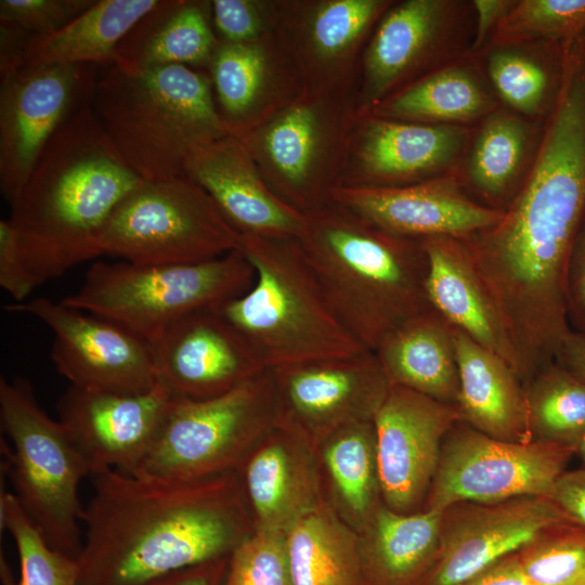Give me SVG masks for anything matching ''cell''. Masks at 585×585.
<instances>
[{"mask_svg":"<svg viewBox=\"0 0 585 585\" xmlns=\"http://www.w3.org/2000/svg\"><path fill=\"white\" fill-rule=\"evenodd\" d=\"M229 558L206 562L161 577L150 585H222Z\"/></svg>","mask_w":585,"mask_h":585,"instance_id":"50","label":"cell"},{"mask_svg":"<svg viewBox=\"0 0 585 585\" xmlns=\"http://www.w3.org/2000/svg\"><path fill=\"white\" fill-rule=\"evenodd\" d=\"M574 454L573 447L559 443L499 440L458 421L444 438L422 510H442L458 502L551 498Z\"/></svg>","mask_w":585,"mask_h":585,"instance_id":"13","label":"cell"},{"mask_svg":"<svg viewBox=\"0 0 585 585\" xmlns=\"http://www.w3.org/2000/svg\"><path fill=\"white\" fill-rule=\"evenodd\" d=\"M98 67L42 65L1 75L0 188L9 203L58 128L92 100Z\"/></svg>","mask_w":585,"mask_h":585,"instance_id":"16","label":"cell"},{"mask_svg":"<svg viewBox=\"0 0 585 585\" xmlns=\"http://www.w3.org/2000/svg\"><path fill=\"white\" fill-rule=\"evenodd\" d=\"M255 270L238 249L216 259L181 264L96 262L79 289L62 303L118 324L154 343L173 323L219 309L245 294Z\"/></svg>","mask_w":585,"mask_h":585,"instance_id":"7","label":"cell"},{"mask_svg":"<svg viewBox=\"0 0 585 585\" xmlns=\"http://www.w3.org/2000/svg\"><path fill=\"white\" fill-rule=\"evenodd\" d=\"M458 421L457 405L391 385L373 420L382 498L388 508L400 514L422 510L444 438Z\"/></svg>","mask_w":585,"mask_h":585,"instance_id":"18","label":"cell"},{"mask_svg":"<svg viewBox=\"0 0 585 585\" xmlns=\"http://www.w3.org/2000/svg\"><path fill=\"white\" fill-rule=\"evenodd\" d=\"M533 441L576 450L585 432V382L552 362L524 385Z\"/></svg>","mask_w":585,"mask_h":585,"instance_id":"38","label":"cell"},{"mask_svg":"<svg viewBox=\"0 0 585 585\" xmlns=\"http://www.w3.org/2000/svg\"><path fill=\"white\" fill-rule=\"evenodd\" d=\"M566 299L570 328L585 334V220L577 232L568 260Z\"/></svg>","mask_w":585,"mask_h":585,"instance_id":"46","label":"cell"},{"mask_svg":"<svg viewBox=\"0 0 585 585\" xmlns=\"http://www.w3.org/2000/svg\"><path fill=\"white\" fill-rule=\"evenodd\" d=\"M0 519L16 544L21 566L17 585H79L78 560L49 545L12 493H1Z\"/></svg>","mask_w":585,"mask_h":585,"instance_id":"39","label":"cell"},{"mask_svg":"<svg viewBox=\"0 0 585 585\" xmlns=\"http://www.w3.org/2000/svg\"><path fill=\"white\" fill-rule=\"evenodd\" d=\"M306 216L297 240L334 313L362 347L375 351L433 309L421 239L386 231L334 200Z\"/></svg>","mask_w":585,"mask_h":585,"instance_id":"4","label":"cell"},{"mask_svg":"<svg viewBox=\"0 0 585 585\" xmlns=\"http://www.w3.org/2000/svg\"><path fill=\"white\" fill-rule=\"evenodd\" d=\"M562 522L574 521L545 496L452 504L441 510L439 559L426 585H459Z\"/></svg>","mask_w":585,"mask_h":585,"instance_id":"19","label":"cell"},{"mask_svg":"<svg viewBox=\"0 0 585 585\" xmlns=\"http://www.w3.org/2000/svg\"><path fill=\"white\" fill-rule=\"evenodd\" d=\"M185 176L240 235L297 239L304 229L307 216L274 194L237 136L227 134L202 148Z\"/></svg>","mask_w":585,"mask_h":585,"instance_id":"26","label":"cell"},{"mask_svg":"<svg viewBox=\"0 0 585 585\" xmlns=\"http://www.w3.org/2000/svg\"><path fill=\"white\" fill-rule=\"evenodd\" d=\"M274 0H211L219 41L247 43L273 32Z\"/></svg>","mask_w":585,"mask_h":585,"instance_id":"43","label":"cell"},{"mask_svg":"<svg viewBox=\"0 0 585 585\" xmlns=\"http://www.w3.org/2000/svg\"><path fill=\"white\" fill-rule=\"evenodd\" d=\"M356 533L363 585H426L439 559L441 510L400 514L384 504Z\"/></svg>","mask_w":585,"mask_h":585,"instance_id":"31","label":"cell"},{"mask_svg":"<svg viewBox=\"0 0 585 585\" xmlns=\"http://www.w3.org/2000/svg\"><path fill=\"white\" fill-rule=\"evenodd\" d=\"M584 31L585 0H517L487 46L567 42Z\"/></svg>","mask_w":585,"mask_h":585,"instance_id":"41","label":"cell"},{"mask_svg":"<svg viewBox=\"0 0 585 585\" xmlns=\"http://www.w3.org/2000/svg\"><path fill=\"white\" fill-rule=\"evenodd\" d=\"M471 0H394L363 53L358 115L471 54Z\"/></svg>","mask_w":585,"mask_h":585,"instance_id":"12","label":"cell"},{"mask_svg":"<svg viewBox=\"0 0 585 585\" xmlns=\"http://www.w3.org/2000/svg\"><path fill=\"white\" fill-rule=\"evenodd\" d=\"M421 242L428 261L426 290L431 307L453 327L502 358L519 376L509 336L464 242L453 236Z\"/></svg>","mask_w":585,"mask_h":585,"instance_id":"28","label":"cell"},{"mask_svg":"<svg viewBox=\"0 0 585 585\" xmlns=\"http://www.w3.org/2000/svg\"><path fill=\"white\" fill-rule=\"evenodd\" d=\"M517 0H471L474 12V36L471 54L481 52L514 8Z\"/></svg>","mask_w":585,"mask_h":585,"instance_id":"48","label":"cell"},{"mask_svg":"<svg viewBox=\"0 0 585 585\" xmlns=\"http://www.w3.org/2000/svg\"><path fill=\"white\" fill-rule=\"evenodd\" d=\"M222 585H294L285 533L256 531L229 557Z\"/></svg>","mask_w":585,"mask_h":585,"instance_id":"42","label":"cell"},{"mask_svg":"<svg viewBox=\"0 0 585 585\" xmlns=\"http://www.w3.org/2000/svg\"><path fill=\"white\" fill-rule=\"evenodd\" d=\"M461 421L492 438L533 441L524 385L502 358L453 327Z\"/></svg>","mask_w":585,"mask_h":585,"instance_id":"29","label":"cell"},{"mask_svg":"<svg viewBox=\"0 0 585 585\" xmlns=\"http://www.w3.org/2000/svg\"><path fill=\"white\" fill-rule=\"evenodd\" d=\"M92 107L126 162L148 182L185 177L194 155L227 135L207 70L167 65L98 72Z\"/></svg>","mask_w":585,"mask_h":585,"instance_id":"5","label":"cell"},{"mask_svg":"<svg viewBox=\"0 0 585 585\" xmlns=\"http://www.w3.org/2000/svg\"><path fill=\"white\" fill-rule=\"evenodd\" d=\"M276 424L269 368L216 398L173 396L153 446L132 474L195 481L235 472Z\"/></svg>","mask_w":585,"mask_h":585,"instance_id":"10","label":"cell"},{"mask_svg":"<svg viewBox=\"0 0 585 585\" xmlns=\"http://www.w3.org/2000/svg\"><path fill=\"white\" fill-rule=\"evenodd\" d=\"M356 117L358 90L303 93L239 139L274 194L309 214L341 186Z\"/></svg>","mask_w":585,"mask_h":585,"instance_id":"9","label":"cell"},{"mask_svg":"<svg viewBox=\"0 0 585 585\" xmlns=\"http://www.w3.org/2000/svg\"><path fill=\"white\" fill-rule=\"evenodd\" d=\"M159 2L160 0L94 1L61 29L31 37L13 70L42 65L89 64L101 67L112 64L121 39Z\"/></svg>","mask_w":585,"mask_h":585,"instance_id":"36","label":"cell"},{"mask_svg":"<svg viewBox=\"0 0 585 585\" xmlns=\"http://www.w3.org/2000/svg\"><path fill=\"white\" fill-rule=\"evenodd\" d=\"M314 453L324 503L359 532L385 504L373 420L335 430Z\"/></svg>","mask_w":585,"mask_h":585,"instance_id":"34","label":"cell"},{"mask_svg":"<svg viewBox=\"0 0 585 585\" xmlns=\"http://www.w3.org/2000/svg\"><path fill=\"white\" fill-rule=\"evenodd\" d=\"M545 123L499 106L470 127L454 178L478 204L505 211L535 162Z\"/></svg>","mask_w":585,"mask_h":585,"instance_id":"27","label":"cell"},{"mask_svg":"<svg viewBox=\"0 0 585 585\" xmlns=\"http://www.w3.org/2000/svg\"><path fill=\"white\" fill-rule=\"evenodd\" d=\"M567 43L525 41L491 44L472 55L502 107L545 122L562 92Z\"/></svg>","mask_w":585,"mask_h":585,"instance_id":"32","label":"cell"},{"mask_svg":"<svg viewBox=\"0 0 585 585\" xmlns=\"http://www.w3.org/2000/svg\"><path fill=\"white\" fill-rule=\"evenodd\" d=\"M143 181L106 134L91 101L74 112L10 203L8 220L37 285L102 256L106 222Z\"/></svg>","mask_w":585,"mask_h":585,"instance_id":"3","label":"cell"},{"mask_svg":"<svg viewBox=\"0 0 585 585\" xmlns=\"http://www.w3.org/2000/svg\"><path fill=\"white\" fill-rule=\"evenodd\" d=\"M459 585H534L524 574L515 554L494 562Z\"/></svg>","mask_w":585,"mask_h":585,"instance_id":"49","label":"cell"},{"mask_svg":"<svg viewBox=\"0 0 585 585\" xmlns=\"http://www.w3.org/2000/svg\"><path fill=\"white\" fill-rule=\"evenodd\" d=\"M333 200L393 234L464 237L495 224L504 211L473 200L453 174L386 188L339 186Z\"/></svg>","mask_w":585,"mask_h":585,"instance_id":"24","label":"cell"},{"mask_svg":"<svg viewBox=\"0 0 585 585\" xmlns=\"http://www.w3.org/2000/svg\"><path fill=\"white\" fill-rule=\"evenodd\" d=\"M172 398L159 379L151 390L131 394L69 386L56 408L91 474L104 468L132 474L153 446Z\"/></svg>","mask_w":585,"mask_h":585,"instance_id":"21","label":"cell"},{"mask_svg":"<svg viewBox=\"0 0 585 585\" xmlns=\"http://www.w3.org/2000/svg\"><path fill=\"white\" fill-rule=\"evenodd\" d=\"M470 127L358 115L341 186L386 188L453 174Z\"/></svg>","mask_w":585,"mask_h":585,"instance_id":"20","label":"cell"},{"mask_svg":"<svg viewBox=\"0 0 585 585\" xmlns=\"http://www.w3.org/2000/svg\"><path fill=\"white\" fill-rule=\"evenodd\" d=\"M94 3V0H1L0 23L31 37L52 34Z\"/></svg>","mask_w":585,"mask_h":585,"instance_id":"44","label":"cell"},{"mask_svg":"<svg viewBox=\"0 0 585 585\" xmlns=\"http://www.w3.org/2000/svg\"><path fill=\"white\" fill-rule=\"evenodd\" d=\"M90 478L79 585H150L229 558L256 532L235 472L174 481L104 468Z\"/></svg>","mask_w":585,"mask_h":585,"instance_id":"2","label":"cell"},{"mask_svg":"<svg viewBox=\"0 0 585 585\" xmlns=\"http://www.w3.org/2000/svg\"><path fill=\"white\" fill-rule=\"evenodd\" d=\"M207 72L219 117L240 138L304 93L299 73L274 32L247 43L219 41Z\"/></svg>","mask_w":585,"mask_h":585,"instance_id":"23","label":"cell"},{"mask_svg":"<svg viewBox=\"0 0 585 585\" xmlns=\"http://www.w3.org/2000/svg\"><path fill=\"white\" fill-rule=\"evenodd\" d=\"M252 286L221 308L265 368L363 350L330 308L297 239L242 235Z\"/></svg>","mask_w":585,"mask_h":585,"instance_id":"6","label":"cell"},{"mask_svg":"<svg viewBox=\"0 0 585 585\" xmlns=\"http://www.w3.org/2000/svg\"><path fill=\"white\" fill-rule=\"evenodd\" d=\"M218 43L211 1L160 0L121 39L113 64L127 73L167 65L207 70Z\"/></svg>","mask_w":585,"mask_h":585,"instance_id":"30","label":"cell"},{"mask_svg":"<svg viewBox=\"0 0 585 585\" xmlns=\"http://www.w3.org/2000/svg\"><path fill=\"white\" fill-rule=\"evenodd\" d=\"M394 0H274L273 32L304 93L358 90L365 48Z\"/></svg>","mask_w":585,"mask_h":585,"instance_id":"15","label":"cell"},{"mask_svg":"<svg viewBox=\"0 0 585 585\" xmlns=\"http://www.w3.org/2000/svg\"><path fill=\"white\" fill-rule=\"evenodd\" d=\"M374 352L391 385L457 404L459 374L454 330L434 309L402 324Z\"/></svg>","mask_w":585,"mask_h":585,"instance_id":"33","label":"cell"},{"mask_svg":"<svg viewBox=\"0 0 585 585\" xmlns=\"http://www.w3.org/2000/svg\"><path fill=\"white\" fill-rule=\"evenodd\" d=\"M575 454L580 456V458L583 460L585 465V432L583 433L582 438L580 439L577 443Z\"/></svg>","mask_w":585,"mask_h":585,"instance_id":"52","label":"cell"},{"mask_svg":"<svg viewBox=\"0 0 585 585\" xmlns=\"http://www.w3.org/2000/svg\"><path fill=\"white\" fill-rule=\"evenodd\" d=\"M516 555L534 585H585V528L575 522L545 529Z\"/></svg>","mask_w":585,"mask_h":585,"instance_id":"40","label":"cell"},{"mask_svg":"<svg viewBox=\"0 0 585 585\" xmlns=\"http://www.w3.org/2000/svg\"><path fill=\"white\" fill-rule=\"evenodd\" d=\"M4 309L32 315L52 330L51 360L73 387L131 394L158 382L152 344L118 324L44 297Z\"/></svg>","mask_w":585,"mask_h":585,"instance_id":"14","label":"cell"},{"mask_svg":"<svg viewBox=\"0 0 585 585\" xmlns=\"http://www.w3.org/2000/svg\"><path fill=\"white\" fill-rule=\"evenodd\" d=\"M551 499L585 528V468L562 472L555 482Z\"/></svg>","mask_w":585,"mask_h":585,"instance_id":"47","label":"cell"},{"mask_svg":"<svg viewBox=\"0 0 585 585\" xmlns=\"http://www.w3.org/2000/svg\"><path fill=\"white\" fill-rule=\"evenodd\" d=\"M4 471L18 504L53 548L78 559L82 508L78 487L91 470L65 427L39 405L23 377L0 379Z\"/></svg>","mask_w":585,"mask_h":585,"instance_id":"8","label":"cell"},{"mask_svg":"<svg viewBox=\"0 0 585 585\" xmlns=\"http://www.w3.org/2000/svg\"><path fill=\"white\" fill-rule=\"evenodd\" d=\"M555 362L585 382V334L571 329L562 340Z\"/></svg>","mask_w":585,"mask_h":585,"instance_id":"51","label":"cell"},{"mask_svg":"<svg viewBox=\"0 0 585 585\" xmlns=\"http://www.w3.org/2000/svg\"><path fill=\"white\" fill-rule=\"evenodd\" d=\"M285 538L294 585H363L358 533L325 503Z\"/></svg>","mask_w":585,"mask_h":585,"instance_id":"37","label":"cell"},{"mask_svg":"<svg viewBox=\"0 0 585 585\" xmlns=\"http://www.w3.org/2000/svg\"><path fill=\"white\" fill-rule=\"evenodd\" d=\"M499 106L478 60L470 54L431 73L368 113L411 122L472 127Z\"/></svg>","mask_w":585,"mask_h":585,"instance_id":"35","label":"cell"},{"mask_svg":"<svg viewBox=\"0 0 585 585\" xmlns=\"http://www.w3.org/2000/svg\"><path fill=\"white\" fill-rule=\"evenodd\" d=\"M270 370L277 424L303 438L313 448L343 426L374 420L391 388L370 350Z\"/></svg>","mask_w":585,"mask_h":585,"instance_id":"17","label":"cell"},{"mask_svg":"<svg viewBox=\"0 0 585 585\" xmlns=\"http://www.w3.org/2000/svg\"><path fill=\"white\" fill-rule=\"evenodd\" d=\"M585 220V98L566 95L545 123L535 162L493 225L459 237L509 336L526 384L555 362L571 330L569 256Z\"/></svg>","mask_w":585,"mask_h":585,"instance_id":"1","label":"cell"},{"mask_svg":"<svg viewBox=\"0 0 585 585\" xmlns=\"http://www.w3.org/2000/svg\"><path fill=\"white\" fill-rule=\"evenodd\" d=\"M235 474L255 531L286 533L324 503L313 446L278 424L252 446Z\"/></svg>","mask_w":585,"mask_h":585,"instance_id":"25","label":"cell"},{"mask_svg":"<svg viewBox=\"0 0 585 585\" xmlns=\"http://www.w3.org/2000/svg\"><path fill=\"white\" fill-rule=\"evenodd\" d=\"M242 235L193 180L143 181L110 214L102 255L136 264L196 263L239 248Z\"/></svg>","mask_w":585,"mask_h":585,"instance_id":"11","label":"cell"},{"mask_svg":"<svg viewBox=\"0 0 585 585\" xmlns=\"http://www.w3.org/2000/svg\"><path fill=\"white\" fill-rule=\"evenodd\" d=\"M152 347L158 379L176 398H216L266 369L219 309L182 317Z\"/></svg>","mask_w":585,"mask_h":585,"instance_id":"22","label":"cell"},{"mask_svg":"<svg viewBox=\"0 0 585 585\" xmlns=\"http://www.w3.org/2000/svg\"><path fill=\"white\" fill-rule=\"evenodd\" d=\"M0 286L24 302L38 286L20 249L16 232L9 220L0 221Z\"/></svg>","mask_w":585,"mask_h":585,"instance_id":"45","label":"cell"}]
</instances>
